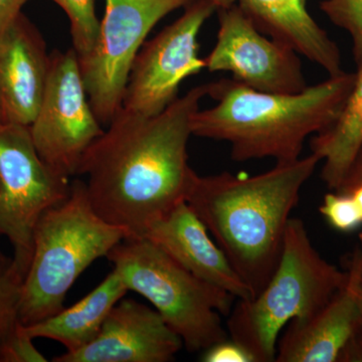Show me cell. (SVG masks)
I'll use <instances>...</instances> for the list:
<instances>
[{
    "mask_svg": "<svg viewBox=\"0 0 362 362\" xmlns=\"http://www.w3.org/2000/svg\"><path fill=\"white\" fill-rule=\"evenodd\" d=\"M207 92V84L192 88L156 116L121 109L85 152L77 175L87 176L92 206L129 239L144 238L187 199L197 175L188 164V140Z\"/></svg>",
    "mask_w": 362,
    "mask_h": 362,
    "instance_id": "cell-1",
    "label": "cell"
},
{
    "mask_svg": "<svg viewBox=\"0 0 362 362\" xmlns=\"http://www.w3.org/2000/svg\"><path fill=\"white\" fill-rule=\"evenodd\" d=\"M320 159L310 154L255 176H195L185 202L256 297L277 268L290 214Z\"/></svg>",
    "mask_w": 362,
    "mask_h": 362,
    "instance_id": "cell-2",
    "label": "cell"
},
{
    "mask_svg": "<svg viewBox=\"0 0 362 362\" xmlns=\"http://www.w3.org/2000/svg\"><path fill=\"white\" fill-rule=\"evenodd\" d=\"M354 80L356 73L343 71L301 92L275 94L221 78L207 84L216 104L195 113L192 135L228 142L235 161L297 160L307 138L337 119Z\"/></svg>",
    "mask_w": 362,
    "mask_h": 362,
    "instance_id": "cell-3",
    "label": "cell"
},
{
    "mask_svg": "<svg viewBox=\"0 0 362 362\" xmlns=\"http://www.w3.org/2000/svg\"><path fill=\"white\" fill-rule=\"evenodd\" d=\"M125 239L129 233L96 213L84 181H71L70 195L45 211L35 228L18 303L21 325L63 310L66 294L81 274Z\"/></svg>",
    "mask_w": 362,
    "mask_h": 362,
    "instance_id": "cell-4",
    "label": "cell"
},
{
    "mask_svg": "<svg viewBox=\"0 0 362 362\" xmlns=\"http://www.w3.org/2000/svg\"><path fill=\"white\" fill-rule=\"evenodd\" d=\"M345 281L346 274L316 251L303 221L290 218L273 276L256 297L233 304L228 320L230 339L246 347L257 362L275 361L281 330L320 310Z\"/></svg>",
    "mask_w": 362,
    "mask_h": 362,
    "instance_id": "cell-5",
    "label": "cell"
},
{
    "mask_svg": "<svg viewBox=\"0 0 362 362\" xmlns=\"http://www.w3.org/2000/svg\"><path fill=\"white\" fill-rule=\"evenodd\" d=\"M107 258L128 291L146 298L188 351L228 338L221 315H230L235 298L195 277L146 238L123 240Z\"/></svg>",
    "mask_w": 362,
    "mask_h": 362,
    "instance_id": "cell-6",
    "label": "cell"
},
{
    "mask_svg": "<svg viewBox=\"0 0 362 362\" xmlns=\"http://www.w3.org/2000/svg\"><path fill=\"white\" fill-rule=\"evenodd\" d=\"M71 187L70 177L40 158L30 126L0 123V237L11 243L23 278L40 218L65 201Z\"/></svg>",
    "mask_w": 362,
    "mask_h": 362,
    "instance_id": "cell-7",
    "label": "cell"
},
{
    "mask_svg": "<svg viewBox=\"0 0 362 362\" xmlns=\"http://www.w3.org/2000/svg\"><path fill=\"white\" fill-rule=\"evenodd\" d=\"M194 0H106L92 49L78 56L90 107L108 127L122 109L136 56L154 26Z\"/></svg>",
    "mask_w": 362,
    "mask_h": 362,
    "instance_id": "cell-8",
    "label": "cell"
},
{
    "mask_svg": "<svg viewBox=\"0 0 362 362\" xmlns=\"http://www.w3.org/2000/svg\"><path fill=\"white\" fill-rule=\"evenodd\" d=\"M211 0H194L180 18L142 45L131 69L122 109L158 115L177 99L181 83L206 69L199 57V32L216 11Z\"/></svg>",
    "mask_w": 362,
    "mask_h": 362,
    "instance_id": "cell-9",
    "label": "cell"
},
{
    "mask_svg": "<svg viewBox=\"0 0 362 362\" xmlns=\"http://www.w3.org/2000/svg\"><path fill=\"white\" fill-rule=\"evenodd\" d=\"M30 128L40 158L62 175H77L85 152L104 130L90 107L75 49L51 52L44 96Z\"/></svg>",
    "mask_w": 362,
    "mask_h": 362,
    "instance_id": "cell-10",
    "label": "cell"
},
{
    "mask_svg": "<svg viewBox=\"0 0 362 362\" xmlns=\"http://www.w3.org/2000/svg\"><path fill=\"white\" fill-rule=\"evenodd\" d=\"M218 32L204 59L209 71H228L240 84L259 92L293 94L308 87L297 52L267 37L237 4L216 9Z\"/></svg>",
    "mask_w": 362,
    "mask_h": 362,
    "instance_id": "cell-11",
    "label": "cell"
},
{
    "mask_svg": "<svg viewBox=\"0 0 362 362\" xmlns=\"http://www.w3.org/2000/svg\"><path fill=\"white\" fill-rule=\"evenodd\" d=\"M182 340L156 309L133 299L112 308L97 337L83 349L54 357V362H168Z\"/></svg>",
    "mask_w": 362,
    "mask_h": 362,
    "instance_id": "cell-12",
    "label": "cell"
},
{
    "mask_svg": "<svg viewBox=\"0 0 362 362\" xmlns=\"http://www.w3.org/2000/svg\"><path fill=\"white\" fill-rule=\"evenodd\" d=\"M362 317L352 276L320 310L288 324L276 362H335L362 358Z\"/></svg>",
    "mask_w": 362,
    "mask_h": 362,
    "instance_id": "cell-13",
    "label": "cell"
},
{
    "mask_svg": "<svg viewBox=\"0 0 362 362\" xmlns=\"http://www.w3.org/2000/svg\"><path fill=\"white\" fill-rule=\"evenodd\" d=\"M51 54L42 33L21 13L0 33V116L2 123L30 126L49 78Z\"/></svg>",
    "mask_w": 362,
    "mask_h": 362,
    "instance_id": "cell-14",
    "label": "cell"
},
{
    "mask_svg": "<svg viewBox=\"0 0 362 362\" xmlns=\"http://www.w3.org/2000/svg\"><path fill=\"white\" fill-rule=\"evenodd\" d=\"M144 238L199 280L230 293L235 299H252L251 290L187 202H180L150 226Z\"/></svg>",
    "mask_w": 362,
    "mask_h": 362,
    "instance_id": "cell-15",
    "label": "cell"
},
{
    "mask_svg": "<svg viewBox=\"0 0 362 362\" xmlns=\"http://www.w3.org/2000/svg\"><path fill=\"white\" fill-rule=\"evenodd\" d=\"M258 30L287 45L324 69L330 77L342 74L339 47L307 9V0H237Z\"/></svg>",
    "mask_w": 362,
    "mask_h": 362,
    "instance_id": "cell-16",
    "label": "cell"
},
{
    "mask_svg": "<svg viewBox=\"0 0 362 362\" xmlns=\"http://www.w3.org/2000/svg\"><path fill=\"white\" fill-rule=\"evenodd\" d=\"M127 292L122 278L113 269L92 292L70 308L21 327L33 339L47 338L61 343L66 352L77 351L97 337L112 308Z\"/></svg>",
    "mask_w": 362,
    "mask_h": 362,
    "instance_id": "cell-17",
    "label": "cell"
},
{
    "mask_svg": "<svg viewBox=\"0 0 362 362\" xmlns=\"http://www.w3.org/2000/svg\"><path fill=\"white\" fill-rule=\"evenodd\" d=\"M362 147V59L354 87L334 121L310 142L311 153L324 161L321 177L337 190L349 175Z\"/></svg>",
    "mask_w": 362,
    "mask_h": 362,
    "instance_id": "cell-18",
    "label": "cell"
},
{
    "mask_svg": "<svg viewBox=\"0 0 362 362\" xmlns=\"http://www.w3.org/2000/svg\"><path fill=\"white\" fill-rule=\"evenodd\" d=\"M23 277L14 263L0 249V346L18 329V303Z\"/></svg>",
    "mask_w": 362,
    "mask_h": 362,
    "instance_id": "cell-19",
    "label": "cell"
},
{
    "mask_svg": "<svg viewBox=\"0 0 362 362\" xmlns=\"http://www.w3.org/2000/svg\"><path fill=\"white\" fill-rule=\"evenodd\" d=\"M58 4L70 21L73 49L82 56L92 49L99 32L100 21L96 14V0H52Z\"/></svg>",
    "mask_w": 362,
    "mask_h": 362,
    "instance_id": "cell-20",
    "label": "cell"
},
{
    "mask_svg": "<svg viewBox=\"0 0 362 362\" xmlns=\"http://www.w3.org/2000/svg\"><path fill=\"white\" fill-rule=\"evenodd\" d=\"M320 9L331 23L349 33L356 64L362 59V0H323Z\"/></svg>",
    "mask_w": 362,
    "mask_h": 362,
    "instance_id": "cell-21",
    "label": "cell"
},
{
    "mask_svg": "<svg viewBox=\"0 0 362 362\" xmlns=\"http://www.w3.org/2000/svg\"><path fill=\"white\" fill-rule=\"evenodd\" d=\"M320 213L333 228L341 232L356 230L362 223V216L356 202L349 194H327L324 197Z\"/></svg>",
    "mask_w": 362,
    "mask_h": 362,
    "instance_id": "cell-22",
    "label": "cell"
},
{
    "mask_svg": "<svg viewBox=\"0 0 362 362\" xmlns=\"http://www.w3.org/2000/svg\"><path fill=\"white\" fill-rule=\"evenodd\" d=\"M33 338L28 337L18 325V329L0 346V362H45L40 350L35 346Z\"/></svg>",
    "mask_w": 362,
    "mask_h": 362,
    "instance_id": "cell-23",
    "label": "cell"
},
{
    "mask_svg": "<svg viewBox=\"0 0 362 362\" xmlns=\"http://www.w3.org/2000/svg\"><path fill=\"white\" fill-rule=\"evenodd\" d=\"M204 362H257L254 356L240 343L233 339L223 340L204 350Z\"/></svg>",
    "mask_w": 362,
    "mask_h": 362,
    "instance_id": "cell-24",
    "label": "cell"
},
{
    "mask_svg": "<svg viewBox=\"0 0 362 362\" xmlns=\"http://www.w3.org/2000/svg\"><path fill=\"white\" fill-rule=\"evenodd\" d=\"M28 0H0V33L21 13Z\"/></svg>",
    "mask_w": 362,
    "mask_h": 362,
    "instance_id": "cell-25",
    "label": "cell"
},
{
    "mask_svg": "<svg viewBox=\"0 0 362 362\" xmlns=\"http://www.w3.org/2000/svg\"><path fill=\"white\" fill-rule=\"evenodd\" d=\"M359 185H362V147L358 156L356 157V161L352 164L349 175L343 181L342 185L337 190V192L345 194V192H349L351 188Z\"/></svg>",
    "mask_w": 362,
    "mask_h": 362,
    "instance_id": "cell-26",
    "label": "cell"
},
{
    "mask_svg": "<svg viewBox=\"0 0 362 362\" xmlns=\"http://www.w3.org/2000/svg\"><path fill=\"white\" fill-rule=\"evenodd\" d=\"M350 275L354 279V287H356L357 301L362 317V252L354 255L349 268Z\"/></svg>",
    "mask_w": 362,
    "mask_h": 362,
    "instance_id": "cell-27",
    "label": "cell"
},
{
    "mask_svg": "<svg viewBox=\"0 0 362 362\" xmlns=\"http://www.w3.org/2000/svg\"><path fill=\"white\" fill-rule=\"evenodd\" d=\"M345 194L351 195L362 216V185H356V187L351 188L349 192H345Z\"/></svg>",
    "mask_w": 362,
    "mask_h": 362,
    "instance_id": "cell-28",
    "label": "cell"
},
{
    "mask_svg": "<svg viewBox=\"0 0 362 362\" xmlns=\"http://www.w3.org/2000/svg\"><path fill=\"white\" fill-rule=\"evenodd\" d=\"M216 6V8H228L237 4V0H211Z\"/></svg>",
    "mask_w": 362,
    "mask_h": 362,
    "instance_id": "cell-29",
    "label": "cell"
},
{
    "mask_svg": "<svg viewBox=\"0 0 362 362\" xmlns=\"http://www.w3.org/2000/svg\"><path fill=\"white\" fill-rule=\"evenodd\" d=\"M0 123H2V121H1V116H0Z\"/></svg>",
    "mask_w": 362,
    "mask_h": 362,
    "instance_id": "cell-30",
    "label": "cell"
}]
</instances>
